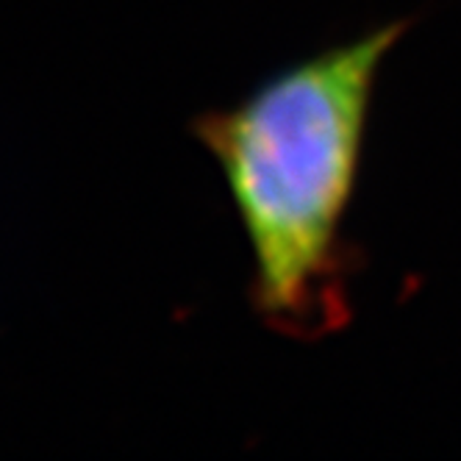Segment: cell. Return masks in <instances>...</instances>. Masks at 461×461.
<instances>
[{"mask_svg":"<svg viewBox=\"0 0 461 461\" xmlns=\"http://www.w3.org/2000/svg\"><path fill=\"white\" fill-rule=\"evenodd\" d=\"M409 28L411 20L381 23L192 122L250 253V309L278 337L320 342L353 320L358 261L345 225L375 84Z\"/></svg>","mask_w":461,"mask_h":461,"instance_id":"cell-1","label":"cell"}]
</instances>
